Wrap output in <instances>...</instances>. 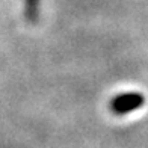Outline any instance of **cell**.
Listing matches in <instances>:
<instances>
[{
  "mask_svg": "<svg viewBox=\"0 0 148 148\" xmlns=\"http://www.w3.org/2000/svg\"><path fill=\"white\" fill-rule=\"evenodd\" d=\"M145 103V98L142 94L139 92H127L121 94V95L115 97L110 103V109L116 115H125L132 110H136L139 107H142Z\"/></svg>",
  "mask_w": 148,
  "mask_h": 148,
  "instance_id": "cell-1",
  "label": "cell"
}]
</instances>
